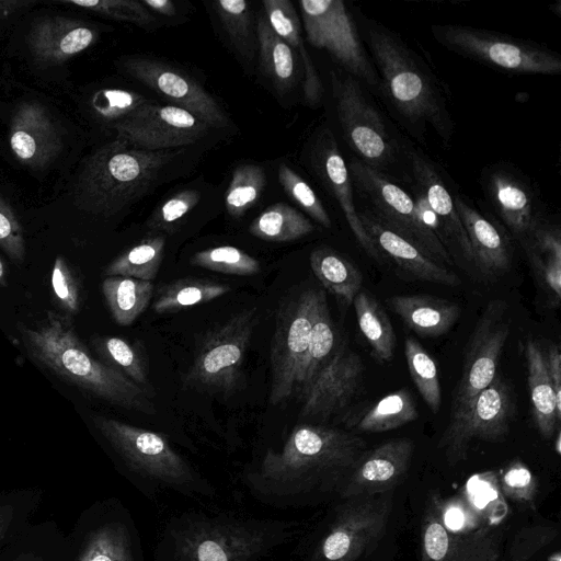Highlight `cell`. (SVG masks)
Returning a JSON list of instances; mask_svg holds the SVG:
<instances>
[{
  "label": "cell",
  "instance_id": "94428289",
  "mask_svg": "<svg viewBox=\"0 0 561 561\" xmlns=\"http://www.w3.org/2000/svg\"><path fill=\"white\" fill-rule=\"evenodd\" d=\"M146 8L164 16H174L176 14V7L170 0H142L141 2Z\"/></svg>",
  "mask_w": 561,
  "mask_h": 561
},
{
  "label": "cell",
  "instance_id": "9c48e42d",
  "mask_svg": "<svg viewBox=\"0 0 561 561\" xmlns=\"http://www.w3.org/2000/svg\"><path fill=\"white\" fill-rule=\"evenodd\" d=\"M256 323V309H245L209 331L198 344L183 377L188 388L230 394L242 381V365Z\"/></svg>",
  "mask_w": 561,
  "mask_h": 561
},
{
  "label": "cell",
  "instance_id": "03108f58",
  "mask_svg": "<svg viewBox=\"0 0 561 561\" xmlns=\"http://www.w3.org/2000/svg\"><path fill=\"white\" fill-rule=\"evenodd\" d=\"M549 561H561V554L560 551H557L552 553V556L549 557Z\"/></svg>",
  "mask_w": 561,
  "mask_h": 561
},
{
  "label": "cell",
  "instance_id": "f35d334b",
  "mask_svg": "<svg viewBox=\"0 0 561 561\" xmlns=\"http://www.w3.org/2000/svg\"><path fill=\"white\" fill-rule=\"evenodd\" d=\"M313 230L314 226L306 216L284 203L264 209L249 227L251 234L272 242L294 241Z\"/></svg>",
  "mask_w": 561,
  "mask_h": 561
},
{
  "label": "cell",
  "instance_id": "7c38bea8",
  "mask_svg": "<svg viewBox=\"0 0 561 561\" xmlns=\"http://www.w3.org/2000/svg\"><path fill=\"white\" fill-rule=\"evenodd\" d=\"M432 32L447 48L500 69L540 75L561 72V57L533 43L457 24L434 25Z\"/></svg>",
  "mask_w": 561,
  "mask_h": 561
},
{
  "label": "cell",
  "instance_id": "7bdbcfd3",
  "mask_svg": "<svg viewBox=\"0 0 561 561\" xmlns=\"http://www.w3.org/2000/svg\"><path fill=\"white\" fill-rule=\"evenodd\" d=\"M265 186L261 167L241 164L232 173L226 193V208L231 217L239 218L259 199Z\"/></svg>",
  "mask_w": 561,
  "mask_h": 561
},
{
  "label": "cell",
  "instance_id": "ab89813d",
  "mask_svg": "<svg viewBox=\"0 0 561 561\" xmlns=\"http://www.w3.org/2000/svg\"><path fill=\"white\" fill-rule=\"evenodd\" d=\"M165 238L157 234L141 240L110 262L103 276H126L141 280L156 278L163 261Z\"/></svg>",
  "mask_w": 561,
  "mask_h": 561
},
{
  "label": "cell",
  "instance_id": "8d00e7d4",
  "mask_svg": "<svg viewBox=\"0 0 561 561\" xmlns=\"http://www.w3.org/2000/svg\"><path fill=\"white\" fill-rule=\"evenodd\" d=\"M261 67L278 91L289 89L295 80V57L291 47L260 15L255 23Z\"/></svg>",
  "mask_w": 561,
  "mask_h": 561
},
{
  "label": "cell",
  "instance_id": "3957f363",
  "mask_svg": "<svg viewBox=\"0 0 561 561\" xmlns=\"http://www.w3.org/2000/svg\"><path fill=\"white\" fill-rule=\"evenodd\" d=\"M294 535L286 519L188 511L171 517L154 561H261Z\"/></svg>",
  "mask_w": 561,
  "mask_h": 561
},
{
  "label": "cell",
  "instance_id": "ba28073f",
  "mask_svg": "<svg viewBox=\"0 0 561 561\" xmlns=\"http://www.w3.org/2000/svg\"><path fill=\"white\" fill-rule=\"evenodd\" d=\"M65 543L62 561H146L133 515L117 499L88 508Z\"/></svg>",
  "mask_w": 561,
  "mask_h": 561
},
{
  "label": "cell",
  "instance_id": "ac0fdd59",
  "mask_svg": "<svg viewBox=\"0 0 561 561\" xmlns=\"http://www.w3.org/2000/svg\"><path fill=\"white\" fill-rule=\"evenodd\" d=\"M130 146L149 151H162L191 145L210 128L190 112L174 105L150 101L129 117L113 125Z\"/></svg>",
  "mask_w": 561,
  "mask_h": 561
},
{
  "label": "cell",
  "instance_id": "4316f807",
  "mask_svg": "<svg viewBox=\"0 0 561 561\" xmlns=\"http://www.w3.org/2000/svg\"><path fill=\"white\" fill-rule=\"evenodd\" d=\"M318 165L320 175L339 202L345 219L357 242L368 255L375 260L380 261L381 255L366 232L359 219L358 210L354 204L352 180L347 165L343 156L339 151L334 138H332L330 135L324 137L321 141Z\"/></svg>",
  "mask_w": 561,
  "mask_h": 561
},
{
  "label": "cell",
  "instance_id": "7dc6e473",
  "mask_svg": "<svg viewBox=\"0 0 561 561\" xmlns=\"http://www.w3.org/2000/svg\"><path fill=\"white\" fill-rule=\"evenodd\" d=\"M54 302L70 318L80 311L81 284L64 255H57L50 273Z\"/></svg>",
  "mask_w": 561,
  "mask_h": 561
},
{
  "label": "cell",
  "instance_id": "d6a6232c",
  "mask_svg": "<svg viewBox=\"0 0 561 561\" xmlns=\"http://www.w3.org/2000/svg\"><path fill=\"white\" fill-rule=\"evenodd\" d=\"M337 333L330 316L327 297L320 290L310 332L308 352L302 365L298 397L301 398L339 348Z\"/></svg>",
  "mask_w": 561,
  "mask_h": 561
},
{
  "label": "cell",
  "instance_id": "484cf974",
  "mask_svg": "<svg viewBox=\"0 0 561 561\" xmlns=\"http://www.w3.org/2000/svg\"><path fill=\"white\" fill-rule=\"evenodd\" d=\"M473 254V264L488 277H496L511 265V252L504 236L480 211L463 199L455 198Z\"/></svg>",
  "mask_w": 561,
  "mask_h": 561
},
{
  "label": "cell",
  "instance_id": "83f0119b",
  "mask_svg": "<svg viewBox=\"0 0 561 561\" xmlns=\"http://www.w3.org/2000/svg\"><path fill=\"white\" fill-rule=\"evenodd\" d=\"M411 165L415 184L425 194L430 206L437 215L446 233L449 248L459 249L462 257L473 263V254L468 234L455 206V199L445 186L436 170L417 153L411 154Z\"/></svg>",
  "mask_w": 561,
  "mask_h": 561
},
{
  "label": "cell",
  "instance_id": "680465c9",
  "mask_svg": "<svg viewBox=\"0 0 561 561\" xmlns=\"http://www.w3.org/2000/svg\"><path fill=\"white\" fill-rule=\"evenodd\" d=\"M33 0H0V21L34 7Z\"/></svg>",
  "mask_w": 561,
  "mask_h": 561
},
{
  "label": "cell",
  "instance_id": "52a82bcc",
  "mask_svg": "<svg viewBox=\"0 0 561 561\" xmlns=\"http://www.w3.org/2000/svg\"><path fill=\"white\" fill-rule=\"evenodd\" d=\"M366 37L383 89L397 111L411 123L431 125L447 140L451 121L430 75L405 45L383 26H369Z\"/></svg>",
  "mask_w": 561,
  "mask_h": 561
},
{
  "label": "cell",
  "instance_id": "d4e9b609",
  "mask_svg": "<svg viewBox=\"0 0 561 561\" xmlns=\"http://www.w3.org/2000/svg\"><path fill=\"white\" fill-rule=\"evenodd\" d=\"M488 191L505 225L528 245L543 226L528 186L515 175L500 170L489 175Z\"/></svg>",
  "mask_w": 561,
  "mask_h": 561
},
{
  "label": "cell",
  "instance_id": "1f68e13d",
  "mask_svg": "<svg viewBox=\"0 0 561 561\" xmlns=\"http://www.w3.org/2000/svg\"><path fill=\"white\" fill-rule=\"evenodd\" d=\"M309 261L322 286L342 305L351 306L362 288V272L343 255L325 247L314 249Z\"/></svg>",
  "mask_w": 561,
  "mask_h": 561
},
{
  "label": "cell",
  "instance_id": "b9f144b4",
  "mask_svg": "<svg viewBox=\"0 0 561 561\" xmlns=\"http://www.w3.org/2000/svg\"><path fill=\"white\" fill-rule=\"evenodd\" d=\"M404 354L410 376L422 399L433 413H437L442 404V390L435 360L426 350L413 337H407Z\"/></svg>",
  "mask_w": 561,
  "mask_h": 561
},
{
  "label": "cell",
  "instance_id": "6125c7cd",
  "mask_svg": "<svg viewBox=\"0 0 561 561\" xmlns=\"http://www.w3.org/2000/svg\"><path fill=\"white\" fill-rule=\"evenodd\" d=\"M10 561H48V557L46 551L44 552V550L39 548L35 549L34 545V548L27 547L19 551Z\"/></svg>",
  "mask_w": 561,
  "mask_h": 561
},
{
  "label": "cell",
  "instance_id": "603a6c76",
  "mask_svg": "<svg viewBox=\"0 0 561 561\" xmlns=\"http://www.w3.org/2000/svg\"><path fill=\"white\" fill-rule=\"evenodd\" d=\"M98 37V30L83 21L64 15H45L31 26L27 46L37 64L55 66L91 47Z\"/></svg>",
  "mask_w": 561,
  "mask_h": 561
},
{
  "label": "cell",
  "instance_id": "ffe728a7",
  "mask_svg": "<svg viewBox=\"0 0 561 561\" xmlns=\"http://www.w3.org/2000/svg\"><path fill=\"white\" fill-rule=\"evenodd\" d=\"M362 357L342 345L317 376L302 400L301 419L324 422L344 411L363 385Z\"/></svg>",
  "mask_w": 561,
  "mask_h": 561
},
{
  "label": "cell",
  "instance_id": "6f0895ef",
  "mask_svg": "<svg viewBox=\"0 0 561 561\" xmlns=\"http://www.w3.org/2000/svg\"><path fill=\"white\" fill-rule=\"evenodd\" d=\"M546 353L547 368L556 394L557 411L561 416V353L558 345L552 344Z\"/></svg>",
  "mask_w": 561,
  "mask_h": 561
},
{
  "label": "cell",
  "instance_id": "7a4b0ae2",
  "mask_svg": "<svg viewBox=\"0 0 561 561\" xmlns=\"http://www.w3.org/2000/svg\"><path fill=\"white\" fill-rule=\"evenodd\" d=\"M507 516L494 471L471 476L456 496L432 494L421 525V561H500Z\"/></svg>",
  "mask_w": 561,
  "mask_h": 561
},
{
  "label": "cell",
  "instance_id": "cb8c5ba5",
  "mask_svg": "<svg viewBox=\"0 0 561 561\" xmlns=\"http://www.w3.org/2000/svg\"><path fill=\"white\" fill-rule=\"evenodd\" d=\"M359 219L378 249L413 279L458 286V276L438 264L417 247L386 227L369 209L358 210Z\"/></svg>",
  "mask_w": 561,
  "mask_h": 561
},
{
  "label": "cell",
  "instance_id": "f546056e",
  "mask_svg": "<svg viewBox=\"0 0 561 561\" xmlns=\"http://www.w3.org/2000/svg\"><path fill=\"white\" fill-rule=\"evenodd\" d=\"M524 353L534 421L541 436L549 439L556 434L561 416L557 411L546 353L540 344L531 339L525 343Z\"/></svg>",
  "mask_w": 561,
  "mask_h": 561
},
{
  "label": "cell",
  "instance_id": "d590c367",
  "mask_svg": "<svg viewBox=\"0 0 561 561\" xmlns=\"http://www.w3.org/2000/svg\"><path fill=\"white\" fill-rule=\"evenodd\" d=\"M360 332L376 358L389 362L396 350L393 327L379 302L367 291L360 290L353 300Z\"/></svg>",
  "mask_w": 561,
  "mask_h": 561
},
{
  "label": "cell",
  "instance_id": "30bf717a",
  "mask_svg": "<svg viewBox=\"0 0 561 561\" xmlns=\"http://www.w3.org/2000/svg\"><path fill=\"white\" fill-rule=\"evenodd\" d=\"M321 289L307 287L280 304L271 344L268 400L277 405L298 396L302 365Z\"/></svg>",
  "mask_w": 561,
  "mask_h": 561
},
{
  "label": "cell",
  "instance_id": "f907efd6",
  "mask_svg": "<svg viewBox=\"0 0 561 561\" xmlns=\"http://www.w3.org/2000/svg\"><path fill=\"white\" fill-rule=\"evenodd\" d=\"M497 477L504 497L531 507L535 506L538 483L523 461L519 459L511 461Z\"/></svg>",
  "mask_w": 561,
  "mask_h": 561
},
{
  "label": "cell",
  "instance_id": "11a10c76",
  "mask_svg": "<svg viewBox=\"0 0 561 561\" xmlns=\"http://www.w3.org/2000/svg\"><path fill=\"white\" fill-rule=\"evenodd\" d=\"M413 199H414V204H415L417 216H419L421 222L423 224V226L426 229H428L431 232H433L438 238V240L449 251V243H448L446 233H445V231L443 229V226L439 222V219H438L437 215L435 214V211L430 206L428 201H427L425 194L417 186H416Z\"/></svg>",
  "mask_w": 561,
  "mask_h": 561
},
{
  "label": "cell",
  "instance_id": "5b68a950",
  "mask_svg": "<svg viewBox=\"0 0 561 561\" xmlns=\"http://www.w3.org/2000/svg\"><path fill=\"white\" fill-rule=\"evenodd\" d=\"M93 424L144 495L153 499L165 490L192 499H211L216 488L153 431L94 415Z\"/></svg>",
  "mask_w": 561,
  "mask_h": 561
},
{
  "label": "cell",
  "instance_id": "e7e4bbea",
  "mask_svg": "<svg viewBox=\"0 0 561 561\" xmlns=\"http://www.w3.org/2000/svg\"><path fill=\"white\" fill-rule=\"evenodd\" d=\"M556 439H554V450L558 455L561 454V433H560V430L558 427V430L556 431Z\"/></svg>",
  "mask_w": 561,
  "mask_h": 561
},
{
  "label": "cell",
  "instance_id": "44dd1931",
  "mask_svg": "<svg viewBox=\"0 0 561 561\" xmlns=\"http://www.w3.org/2000/svg\"><path fill=\"white\" fill-rule=\"evenodd\" d=\"M9 145L23 165L42 170L60 154L64 141L47 108L37 101H25L15 108L9 129Z\"/></svg>",
  "mask_w": 561,
  "mask_h": 561
},
{
  "label": "cell",
  "instance_id": "5bb4252c",
  "mask_svg": "<svg viewBox=\"0 0 561 561\" xmlns=\"http://www.w3.org/2000/svg\"><path fill=\"white\" fill-rule=\"evenodd\" d=\"M299 7L308 42L327 50L353 78L376 87L378 73L345 3L342 0H301Z\"/></svg>",
  "mask_w": 561,
  "mask_h": 561
},
{
  "label": "cell",
  "instance_id": "e575fe53",
  "mask_svg": "<svg viewBox=\"0 0 561 561\" xmlns=\"http://www.w3.org/2000/svg\"><path fill=\"white\" fill-rule=\"evenodd\" d=\"M228 284L210 279L186 277L163 285L157 291L152 304L154 312L173 313L208 302L229 293Z\"/></svg>",
  "mask_w": 561,
  "mask_h": 561
},
{
  "label": "cell",
  "instance_id": "60d3db41",
  "mask_svg": "<svg viewBox=\"0 0 561 561\" xmlns=\"http://www.w3.org/2000/svg\"><path fill=\"white\" fill-rule=\"evenodd\" d=\"M419 416L414 399L405 388L381 398L358 421L362 432L381 433L401 427Z\"/></svg>",
  "mask_w": 561,
  "mask_h": 561
},
{
  "label": "cell",
  "instance_id": "bcb514c9",
  "mask_svg": "<svg viewBox=\"0 0 561 561\" xmlns=\"http://www.w3.org/2000/svg\"><path fill=\"white\" fill-rule=\"evenodd\" d=\"M149 102L150 100L131 91L103 89L92 96L91 107L102 121L116 124Z\"/></svg>",
  "mask_w": 561,
  "mask_h": 561
},
{
  "label": "cell",
  "instance_id": "836d02e7",
  "mask_svg": "<svg viewBox=\"0 0 561 561\" xmlns=\"http://www.w3.org/2000/svg\"><path fill=\"white\" fill-rule=\"evenodd\" d=\"M101 287L113 320L124 327L135 322L153 297L152 282L133 277L108 276Z\"/></svg>",
  "mask_w": 561,
  "mask_h": 561
},
{
  "label": "cell",
  "instance_id": "be15d7a7",
  "mask_svg": "<svg viewBox=\"0 0 561 561\" xmlns=\"http://www.w3.org/2000/svg\"><path fill=\"white\" fill-rule=\"evenodd\" d=\"M7 286V267L2 259L0 257V287Z\"/></svg>",
  "mask_w": 561,
  "mask_h": 561
},
{
  "label": "cell",
  "instance_id": "7402d4cb",
  "mask_svg": "<svg viewBox=\"0 0 561 561\" xmlns=\"http://www.w3.org/2000/svg\"><path fill=\"white\" fill-rule=\"evenodd\" d=\"M413 451V440L397 438L365 453L339 491V497L344 501L392 491L407 473Z\"/></svg>",
  "mask_w": 561,
  "mask_h": 561
},
{
  "label": "cell",
  "instance_id": "74e56055",
  "mask_svg": "<svg viewBox=\"0 0 561 561\" xmlns=\"http://www.w3.org/2000/svg\"><path fill=\"white\" fill-rule=\"evenodd\" d=\"M93 345L102 362L154 397L149 380L148 362L141 346L119 336H98L93 340Z\"/></svg>",
  "mask_w": 561,
  "mask_h": 561
},
{
  "label": "cell",
  "instance_id": "9a60e30c",
  "mask_svg": "<svg viewBox=\"0 0 561 561\" xmlns=\"http://www.w3.org/2000/svg\"><path fill=\"white\" fill-rule=\"evenodd\" d=\"M513 400L507 383L500 375L465 405L451 412L439 440L447 458L457 463L467 458L473 440H499L510 431Z\"/></svg>",
  "mask_w": 561,
  "mask_h": 561
},
{
  "label": "cell",
  "instance_id": "8fae6325",
  "mask_svg": "<svg viewBox=\"0 0 561 561\" xmlns=\"http://www.w3.org/2000/svg\"><path fill=\"white\" fill-rule=\"evenodd\" d=\"M392 510V491L344 500L302 561H356L375 546Z\"/></svg>",
  "mask_w": 561,
  "mask_h": 561
},
{
  "label": "cell",
  "instance_id": "91938a15",
  "mask_svg": "<svg viewBox=\"0 0 561 561\" xmlns=\"http://www.w3.org/2000/svg\"><path fill=\"white\" fill-rule=\"evenodd\" d=\"M15 520V507L11 504H0V543L8 537Z\"/></svg>",
  "mask_w": 561,
  "mask_h": 561
},
{
  "label": "cell",
  "instance_id": "816d5d0a",
  "mask_svg": "<svg viewBox=\"0 0 561 561\" xmlns=\"http://www.w3.org/2000/svg\"><path fill=\"white\" fill-rule=\"evenodd\" d=\"M0 248L13 263L24 262L26 244L22 225L2 194H0Z\"/></svg>",
  "mask_w": 561,
  "mask_h": 561
},
{
  "label": "cell",
  "instance_id": "8992f818",
  "mask_svg": "<svg viewBox=\"0 0 561 561\" xmlns=\"http://www.w3.org/2000/svg\"><path fill=\"white\" fill-rule=\"evenodd\" d=\"M170 158L172 153L138 149L117 138L82 163L73 181V204L89 214L114 216L148 191Z\"/></svg>",
  "mask_w": 561,
  "mask_h": 561
},
{
  "label": "cell",
  "instance_id": "ee69618b",
  "mask_svg": "<svg viewBox=\"0 0 561 561\" xmlns=\"http://www.w3.org/2000/svg\"><path fill=\"white\" fill-rule=\"evenodd\" d=\"M214 8L237 50L251 59L254 35L250 4L244 0H219L214 3Z\"/></svg>",
  "mask_w": 561,
  "mask_h": 561
},
{
  "label": "cell",
  "instance_id": "9f6ffc18",
  "mask_svg": "<svg viewBox=\"0 0 561 561\" xmlns=\"http://www.w3.org/2000/svg\"><path fill=\"white\" fill-rule=\"evenodd\" d=\"M531 255L545 284L559 301L561 297V260L534 253Z\"/></svg>",
  "mask_w": 561,
  "mask_h": 561
},
{
  "label": "cell",
  "instance_id": "6da1fadb",
  "mask_svg": "<svg viewBox=\"0 0 561 561\" xmlns=\"http://www.w3.org/2000/svg\"><path fill=\"white\" fill-rule=\"evenodd\" d=\"M365 446L360 437L340 428L298 424L279 448H267L243 470L242 483L264 505L279 510L311 505L339 494Z\"/></svg>",
  "mask_w": 561,
  "mask_h": 561
},
{
  "label": "cell",
  "instance_id": "277c9868",
  "mask_svg": "<svg viewBox=\"0 0 561 561\" xmlns=\"http://www.w3.org/2000/svg\"><path fill=\"white\" fill-rule=\"evenodd\" d=\"M30 357L55 376L126 410L153 415L152 397L119 371L96 359L77 335L70 318L53 311L21 329Z\"/></svg>",
  "mask_w": 561,
  "mask_h": 561
},
{
  "label": "cell",
  "instance_id": "2e32d148",
  "mask_svg": "<svg viewBox=\"0 0 561 561\" xmlns=\"http://www.w3.org/2000/svg\"><path fill=\"white\" fill-rule=\"evenodd\" d=\"M331 81L337 117L350 146L367 165L376 170L386 165L394 149L381 116L355 78L332 72Z\"/></svg>",
  "mask_w": 561,
  "mask_h": 561
},
{
  "label": "cell",
  "instance_id": "e0dca14e",
  "mask_svg": "<svg viewBox=\"0 0 561 561\" xmlns=\"http://www.w3.org/2000/svg\"><path fill=\"white\" fill-rule=\"evenodd\" d=\"M503 300L488 304L466 347L461 376L451 403L457 411L485 389L496 375L497 364L508 339L511 325Z\"/></svg>",
  "mask_w": 561,
  "mask_h": 561
},
{
  "label": "cell",
  "instance_id": "f1b7e54d",
  "mask_svg": "<svg viewBox=\"0 0 561 561\" xmlns=\"http://www.w3.org/2000/svg\"><path fill=\"white\" fill-rule=\"evenodd\" d=\"M390 308L421 336H439L457 322L460 309L446 299L423 295H398L389 298Z\"/></svg>",
  "mask_w": 561,
  "mask_h": 561
},
{
  "label": "cell",
  "instance_id": "c3c4849f",
  "mask_svg": "<svg viewBox=\"0 0 561 561\" xmlns=\"http://www.w3.org/2000/svg\"><path fill=\"white\" fill-rule=\"evenodd\" d=\"M59 2L140 26H148L154 22L148 9L136 0H60Z\"/></svg>",
  "mask_w": 561,
  "mask_h": 561
},
{
  "label": "cell",
  "instance_id": "db71d44e",
  "mask_svg": "<svg viewBox=\"0 0 561 561\" xmlns=\"http://www.w3.org/2000/svg\"><path fill=\"white\" fill-rule=\"evenodd\" d=\"M558 535L552 525H535L522 528L510 546L511 561H528L539 550L547 547Z\"/></svg>",
  "mask_w": 561,
  "mask_h": 561
},
{
  "label": "cell",
  "instance_id": "d6986e66",
  "mask_svg": "<svg viewBox=\"0 0 561 561\" xmlns=\"http://www.w3.org/2000/svg\"><path fill=\"white\" fill-rule=\"evenodd\" d=\"M126 73L183 108L209 127H226L229 119L216 100L195 80L172 67L148 58L127 57Z\"/></svg>",
  "mask_w": 561,
  "mask_h": 561
},
{
  "label": "cell",
  "instance_id": "f5cc1de1",
  "mask_svg": "<svg viewBox=\"0 0 561 561\" xmlns=\"http://www.w3.org/2000/svg\"><path fill=\"white\" fill-rule=\"evenodd\" d=\"M201 194L195 190L181 191L168 198L149 218L151 230L171 231V227L190 213L199 202Z\"/></svg>",
  "mask_w": 561,
  "mask_h": 561
},
{
  "label": "cell",
  "instance_id": "4fadbf2b",
  "mask_svg": "<svg viewBox=\"0 0 561 561\" xmlns=\"http://www.w3.org/2000/svg\"><path fill=\"white\" fill-rule=\"evenodd\" d=\"M351 180L369 202V210L394 231L438 264H453L448 249L421 222L414 199L383 173L354 160L350 164Z\"/></svg>",
  "mask_w": 561,
  "mask_h": 561
},
{
  "label": "cell",
  "instance_id": "4dcf8cb0",
  "mask_svg": "<svg viewBox=\"0 0 561 561\" xmlns=\"http://www.w3.org/2000/svg\"><path fill=\"white\" fill-rule=\"evenodd\" d=\"M265 18L271 28L301 57L305 72V94L310 103L321 98L322 85L316 67L301 39V26L297 13L288 0H264Z\"/></svg>",
  "mask_w": 561,
  "mask_h": 561
},
{
  "label": "cell",
  "instance_id": "f6af8a7d",
  "mask_svg": "<svg viewBox=\"0 0 561 561\" xmlns=\"http://www.w3.org/2000/svg\"><path fill=\"white\" fill-rule=\"evenodd\" d=\"M190 262L205 270L238 276L253 275L261 271V264L255 257L232 245L198 251Z\"/></svg>",
  "mask_w": 561,
  "mask_h": 561
},
{
  "label": "cell",
  "instance_id": "681fc988",
  "mask_svg": "<svg viewBox=\"0 0 561 561\" xmlns=\"http://www.w3.org/2000/svg\"><path fill=\"white\" fill-rule=\"evenodd\" d=\"M279 183L289 195L313 220L331 228L329 214L309 184L289 167L282 164L278 170Z\"/></svg>",
  "mask_w": 561,
  "mask_h": 561
}]
</instances>
